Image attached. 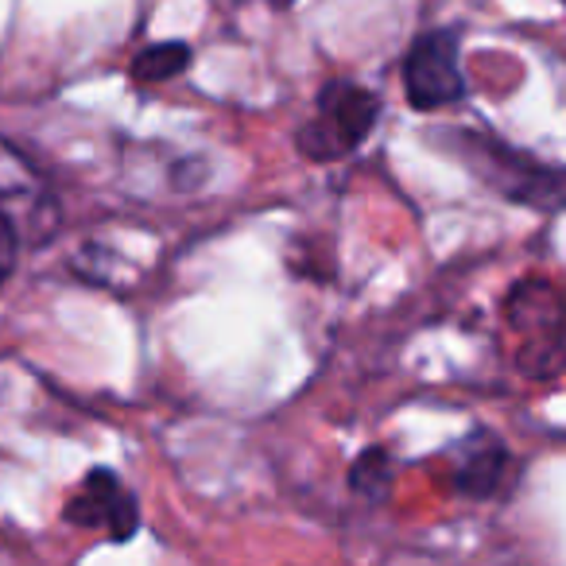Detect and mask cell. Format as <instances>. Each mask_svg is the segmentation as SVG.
Here are the masks:
<instances>
[{
	"label": "cell",
	"instance_id": "cell-5",
	"mask_svg": "<svg viewBox=\"0 0 566 566\" xmlns=\"http://www.w3.org/2000/svg\"><path fill=\"white\" fill-rule=\"evenodd\" d=\"M504 465H509V450L489 439L485 447H473L470 454H465V462L458 465V473H454V485L462 489L465 496H493L496 489H501Z\"/></svg>",
	"mask_w": 566,
	"mask_h": 566
},
{
	"label": "cell",
	"instance_id": "cell-2",
	"mask_svg": "<svg viewBox=\"0 0 566 566\" xmlns=\"http://www.w3.org/2000/svg\"><path fill=\"white\" fill-rule=\"evenodd\" d=\"M403 94L423 113L442 109V105L458 102L465 94L454 32L439 28V32H427L411 43L408 55H403Z\"/></svg>",
	"mask_w": 566,
	"mask_h": 566
},
{
	"label": "cell",
	"instance_id": "cell-4",
	"mask_svg": "<svg viewBox=\"0 0 566 566\" xmlns=\"http://www.w3.org/2000/svg\"><path fill=\"white\" fill-rule=\"evenodd\" d=\"M63 516L78 527H105L113 535V543L133 539V532L140 527V509H136V496L120 485V478L113 470H90L82 478L78 493L66 501Z\"/></svg>",
	"mask_w": 566,
	"mask_h": 566
},
{
	"label": "cell",
	"instance_id": "cell-7",
	"mask_svg": "<svg viewBox=\"0 0 566 566\" xmlns=\"http://www.w3.org/2000/svg\"><path fill=\"white\" fill-rule=\"evenodd\" d=\"M190 66V48L179 40H167V43H151L144 48L140 55L133 59V78L136 82H167L175 74H182Z\"/></svg>",
	"mask_w": 566,
	"mask_h": 566
},
{
	"label": "cell",
	"instance_id": "cell-10",
	"mask_svg": "<svg viewBox=\"0 0 566 566\" xmlns=\"http://www.w3.org/2000/svg\"><path fill=\"white\" fill-rule=\"evenodd\" d=\"M272 4H275V9H283V4H292V0H272Z\"/></svg>",
	"mask_w": 566,
	"mask_h": 566
},
{
	"label": "cell",
	"instance_id": "cell-9",
	"mask_svg": "<svg viewBox=\"0 0 566 566\" xmlns=\"http://www.w3.org/2000/svg\"><path fill=\"white\" fill-rule=\"evenodd\" d=\"M17 256H20V233L9 213L0 210V287H4V280H9L12 268H17Z\"/></svg>",
	"mask_w": 566,
	"mask_h": 566
},
{
	"label": "cell",
	"instance_id": "cell-1",
	"mask_svg": "<svg viewBox=\"0 0 566 566\" xmlns=\"http://www.w3.org/2000/svg\"><path fill=\"white\" fill-rule=\"evenodd\" d=\"M380 117L377 94H369L357 82H331L318 94L315 117L300 128V151L318 164L349 156L354 148H361L365 136L373 133Z\"/></svg>",
	"mask_w": 566,
	"mask_h": 566
},
{
	"label": "cell",
	"instance_id": "cell-8",
	"mask_svg": "<svg viewBox=\"0 0 566 566\" xmlns=\"http://www.w3.org/2000/svg\"><path fill=\"white\" fill-rule=\"evenodd\" d=\"M349 485H354L357 493L369 496V501H380V496L392 489V458H388L380 447L365 450V454L354 462V470H349Z\"/></svg>",
	"mask_w": 566,
	"mask_h": 566
},
{
	"label": "cell",
	"instance_id": "cell-3",
	"mask_svg": "<svg viewBox=\"0 0 566 566\" xmlns=\"http://www.w3.org/2000/svg\"><path fill=\"white\" fill-rule=\"evenodd\" d=\"M462 144L470 151V164L496 190H504L516 202H535V206H547V210L558 206V175L551 167L532 164V159L516 156L512 148H501V144L485 140L478 133H462Z\"/></svg>",
	"mask_w": 566,
	"mask_h": 566
},
{
	"label": "cell",
	"instance_id": "cell-6",
	"mask_svg": "<svg viewBox=\"0 0 566 566\" xmlns=\"http://www.w3.org/2000/svg\"><path fill=\"white\" fill-rule=\"evenodd\" d=\"M40 195V171L20 148L0 140V202H32Z\"/></svg>",
	"mask_w": 566,
	"mask_h": 566
}]
</instances>
